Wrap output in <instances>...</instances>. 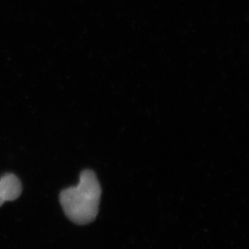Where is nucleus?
I'll return each instance as SVG.
<instances>
[{
	"instance_id": "obj_2",
	"label": "nucleus",
	"mask_w": 249,
	"mask_h": 249,
	"mask_svg": "<svg viewBox=\"0 0 249 249\" xmlns=\"http://www.w3.org/2000/svg\"><path fill=\"white\" fill-rule=\"evenodd\" d=\"M21 183L14 174L7 173L0 178V207L6 201H12L20 196Z\"/></svg>"
},
{
	"instance_id": "obj_1",
	"label": "nucleus",
	"mask_w": 249,
	"mask_h": 249,
	"mask_svg": "<svg viewBox=\"0 0 249 249\" xmlns=\"http://www.w3.org/2000/svg\"><path fill=\"white\" fill-rule=\"evenodd\" d=\"M101 195L102 189L95 173L83 170L80 183L62 190L59 200L64 213L72 223L84 225L97 217Z\"/></svg>"
}]
</instances>
